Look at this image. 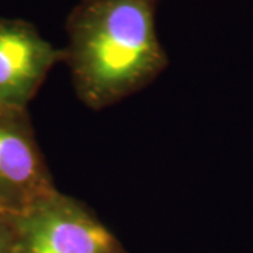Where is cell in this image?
<instances>
[{"mask_svg":"<svg viewBox=\"0 0 253 253\" xmlns=\"http://www.w3.org/2000/svg\"><path fill=\"white\" fill-rule=\"evenodd\" d=\"M161 0H79L66 18L63 62L78 97L103 110L146 87L169 65L158 36Z\"/></svg>","mask_w":253,"mask_h":253,"instance_id":"obj_1","label":"cell"},{"mask_svg":"<svg viewBox=\"0 0 253 253\" xmlns=\"http://www.w3.org/2000/svg\"><path fill=\"white\" fill-rule=\"evenodd\" d=\"M14 253H128L79 200L56 190L14 215Z\"/></svg>","mask_w":253,"mask_h":253,"instance_id":"obj_2","label":"cell"},{"mask_svg":"<svg viewBox=\"0 0 253 253\" xmlns=\"http://www.w3.org/2000/svg\"><path fill=\"white\" fill-rule=\"evenodd\" d=\"M56 190L27 110H0V211L21 214Z\"/></svg>","mask_w":253,"mask_h":253,"instance_id":"obj_3","label":"cell"},{"mask_svg":"<svg viewBox=\"0 0 253 253\" xmlns=\"http://www.w3.org/2000/svg\"><path fill=\"white\" fill-rule=\"evenodd\" d=\"M63 49L21 18H0V110H27L28 103L56 63Z\"/></svg>","mask_w":253,"mask_h":253,"instance_id":"obj_4","label":"cell"},{"mask_svg":"<svg viewBox=\"0 0 253 253\" xmlns=\"http://www.w3.org/2000/svg\"><path fill=\"white\" fill-rule=\"evenodd\" d=\"M14 214L0 211V253H14Z\"/></svg>","mask_w":253,"mask_h":253,"instance_id":"obj_5","label":"cell"}]
</instances>
